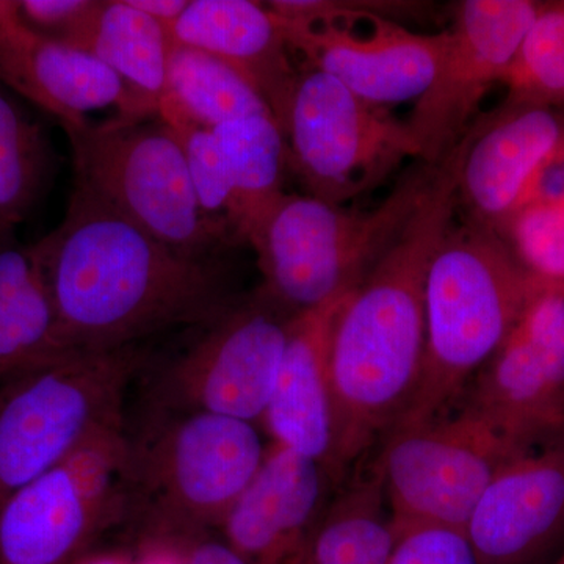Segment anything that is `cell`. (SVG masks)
<instances>
[{
  "label": "cell",
  "instance_id": "obj_1",
  "mask_svg": "<svg viewBox=\"0 0 564 564\" xmlns=\"http://www.w3.org/2000/svg\"><path fill=\"white\" fill-rule=\"evenodd\" d=\"M63 350H118L177 326H204L236 303L215 259L165 247L84 188L32 245Z\"/></svg>",
  "mask_w": 564,
  "mask_h": 564
},
{
  "label": "cell",
  "instance_id": "obj_2",
  "mask_svg": "<svg viewBox=\"0 0 564 564\" xmlns=\"http://www.w3.org/2000/svg\"><path fill=\"white\" fill-rule=\"evenodd\" d=\"M459 147L334 323L329 348L333 481L391 432L413 399L425 351V282L458 212Z\"/></svg>",
  "mask_w": 564,
  "mask_h": 564
},
{
  "label": "cell",
  "instance_id": "obj_3",
  "mask_svg": "<svg viewBox=\"0 0 564 564\" xmlns=\"http://www.w3.org/2000/svg\"><path fill=\"white\" fill-rule=\"evenodd\" d=\"M541 281L502 236L454 221L426 274L421 380L389 433L440 419L499 350Z\"/></svg>",
  "mask_w": 564,
  "mask_h": 564
},
{
  "label": "cell",
  "instance_id": "obj_4",
  "mask_svg": "<svg viewBox=\"0 0 564 564\" xmlns=\"http://www.w3.org/2000/svg\"><path fill=\"white\" fill-rule=\"evenodd\" d=\"M267 447L254 423L210 413L155 414L129 436L124 522L137 541L181 544L220 529Z\"/></svg>",
  "mask_w": 564,
  "mask_h": 564
},
{
  "label": "cell",
  "instance_id": "obj_5",
  "mask_svg": "<svg viewBox=\"0 0 564 564\" xmlns=\"http://www.w3.org/2000/svg\"><path fill=\"white\" fill-rule=\"evenodd\" d=\"M434 166L404 174L372 210L348 209L310 195H284L251 232L261 291L291 314L351 291L413 214Z\"/></svg>",
  "mask_w": 564,
  "mask_h": 564
},
{
  "label": "cell",
  "instance_id": "obj_6",
  "mask_svg": "<svg viewBox=\"0 0 564 564\" xmlns=\"http://www.w3.org/2000/svg\"><path fill=\"white\" fill-rule=\"evenodd\" d=\"M140 345L69 350L0 378V508L99 429L124 423Z\"/></svg>",
  "mask_w": 564,
  "mask_h": 564
},
{
  "label": "cell",
  "instance_id": "obj_7",
  "mask_svg": "<svg viewBox=\"0 0 564 564\" xmlns=\"http://www.w3.org/2000/svg\"><path fill=\"white\" fill-rule=\"evenodd\" d=\"M66 135L76 187L165 247L206 261L231 245L199 206L180 139L162 120L113 118Z\"/></svg>",
  "mask_w": 564,
  "mask_h": 564
},
{
  "label": "cell",
  "instance_id": "obj_8",
  "mask_svg": "<svg viewBox=\"0 0 564 564\" xmlns=\"http://www.w3.org/2000/svg\"><path fill=\"white\" fill-rule=\"evenodd\" d=\"M278 126L288 170L307 195L334 206L373 191L406 159L421 161L408 121L304 66Z\"/></svg>",
  "mask_w": 564,
  "mask_h": 564
},
{
  "label": "cell",
  "instance_id": "obj_9",
  "mask_svg": "<svg viewBox=\"0 0 564 564\" xmlns=\"http://www.w3.org/2000/svg\"><path fill=\"white\" fill-rule=\"evenodd\" d=\"M533 447L466 406L455 417L389 433L375 474L393 540L417 527L464 532L494 477Z\"/></svg>",
  "mask_w": 564,
  "mask_h": 564
},
{
  "label": "cell",
  "instance_id": "obj_10",
  "mask_svg": "<svg viewBox=\"0 0 564 564\" xmlns=\"http://www.w3.org/2000/svg\"><path fill=\"white\" fill-rule=\"evenodd\" d=\"M292 55L378 106L411 101L432 84L447 31L425 35L404 28L381 3L336 0L265 2Z\"/></svg>",
  "mask_w": 564,
  "mask_h": 564
},
{
  "label": "cell",
  "instance_id": "obj_11",
  "mask_svg": "<svg viewBox=\"0 0 564 564\" xmlns=\"http://www.w3.org/2000/svg\"><path fill=\"white\" fill-rule=\"evenodd\" d=\"M293 315L261 289L237 299L155 370V414L210 413L262 423Z\"/></svg>",
  "mask_w": 564,
  "mask_h": 564
},
{
  "label": "cell",
  "instance_id": "obj_12",
  "mask_svg": "<svg viewBox=\"0 0 564 564\" xmlns=\"http://www.w3.org/2000/svg\"><path fill=\"white\" fill-rule=\"evenodd\" d=\"M543 9L544 2L533 0L458 3L436 74L406 120L425 165L440 166L462 143L486 93L502 82Z\"/></svg>",
  "mask_w": 564,
  "mask_h": 564
},
{
  "label": "cell",
  "instance_id": "obj_13",
  "mask_svg": "<svg viewBox=\"0 0 564 564\" xmlns=\"http://www.w3.org/2000/svg\"><path fill=\"white\" fill-rule=\"evenodd\" d=\"M466 408L536 445L564 432V282L541 281Z\"/></svg>",
  "mask_w": 564,
  "mask_h": 564
},
{
  "label": "cell",
  "instance_id": "obj_14",
  "mask_svg": "<svg viewBox=\"0 0 564 564\" xmlns=\"http://www.w3.org/2000/svg\"><path fill=\"white\" fill-rule=\"evenodd\" d=\"M564 161V121L552 107L503 104L459 143L458 209L502 236L511 217L541 193L545 172Z\"/></svg>",
  "mask_w": 564,
  "mask_h": 564
},
{
  "label": "cell",
  "instance_id": "obj_15",
  "mask_svg": "<svg viewBox=\"0 0 564 564\" xmlns=\"http://www.w3.org/2000/svg\"><path fill=\"white\" fill-rule=\"evenodd\" d=\"M332 481L321 464L272 443L218 532L248 564H311Z\"/></svg>",
  "mask_w": 564,
  "mask_h": 564
},
{
  "label": "cell",
  "instance_id": "obj_16",
  "mask_svg": "<svg viewBox=\"0 0 564 564\" xmlns=\"http://www.w3.org/2000/svg\"><path fill=\"white\" fill-rule=\"evenodd\" d=\"M563 532L564 432L508 463L464 530L478 564H533Z\"/></svg>",
  "mask_w": 564,
  "mask_h": 564
},
{
  "label": "cell",
  "instance_id": "obj_17",
  "mask_svg": "<svg viewBox=\"0 0 564 564\" xmlns=\"http://www.w3.org/2000/svg\"><path fill=\"white\" fill-rule=\"evenodd\" d=\"M0 82L52 115L65 132L90 124L91 111L113 106L117 118L143 121L131 91L113 70L18 17L0 28Z\"/></svg>",
  "mask_w": 564,
  "mask_h": 564
},
{
  "label": "cell",
  "instance_id": "obj_18",
  "mask_svg": "<svg viewBox=\"0 0 564 564\" xmlns=\"http://www.w3.org/2000/svg\"><path fill=\"white\" fill-rule=\"evenodd\" d=\"M352 291L293 315L262 421L274 444L321 464L329 478L333 462L329 348L334 323Z\"/></svg>",
  "mask_w": 564,
  "mask_h": 564
},
{
  "label": "cell",
  "instance_id": "obj_19",
  "mask_svg": "<svg viewBox=\"0 0 564 564\" xmlns=\"http://www.w3.org/2000/svg\"><path fill=\"white\" fill-rule=\"evenodd\" d=\"M121 516L91 500L65 463L0 508V564H74Z\"/></svg>",
  "mask_w": 564,
  "mask_h": 564
},
{
  "label": "cell",
  "instance_id": "obj_20",
  "mask_svg": "<svg viewBox=\"0 0 564 564\" xmlns=\"http://www.w3.org/2000/svg\"><path fill=\"white\" fill-rule=\"evenodd\" d=\"M172 43L195 47L228 63L263 96L280 122L300 69L265 3L252 0H191L166 28Z\"/></svg>",
  "mask_w": 564,
  "mask_h": 564
},
{
  "label": "cell",
  "instance_id": "obj_21",
  "mask_svg": "<svg viewBox=\"0 0 564 564\" xmlns=\"http://www.w3.org/2000/svg\"><path fill=\"white\" fill-rule=\"evenodd\" d=\"M58 40L113 70L131 91L143 120L159 115L172 40L158 21L128 0H93L90 10Z\"/></svg>",
  "mask_w": 564,
  "mask_h": 564
},
{
  "label": "cell",
  "instance_id": "obj_22",
  "mask_svg": "<svg viewBox=\"0 0 564 564\" xmlns=\"http://www.w3.org/2000/svg\"><path fill=\"white\" fill-rule=\"evenodd\" d=\"M63 352L54 303L32 248L0 240V378Z\"/></svg>",
  "mask_w": 564,
  "mask_h": 564
},
{
  "label": "cell",
  "instance_id": "obj_23",
  "mask_svg": "<svg viewBox=\"0 0 564 564\" xmlns=\"http://www.w3.org/2000/svg\"><path fill=\"white\" fill-rule=\"evenodd\" d=\"M158 117L215 129L242 118L273 117V111L258 88L228 63L172 43Z\"/></svg>",
  "mask_w": 564,
  "mask_h": 564
},
{
  "label": "cell",
  "instance_id": "obj_24",
  "mask_svg": "<svg viewBox=\"0 0 564 564\" xmlns=\"http://www.w3.org/2000/svg\"><path fill=\"white\" fill-rule=\"evenodd\" d=\"M225 158L234 198V245L248 243L284 195V137L273 117H250L212 129Z\"/></svg>",
  "mask_w": 564,
  "mask_h": 564
},
{
  "label": "cell",
  "instance_id": "obj_25",
  "mask_svg": "<svg viewBox=\"0 0 564 564\" xmlns=\"http://www.w3.org/2000/svg\"><path fill=\"white\" fill-rule=\"evenodd\" d=\"M380 477L356 478L326 505L311 564H391L393 534Z\"/></svg>",
  "mask_w": 564,
  "mask_h": 564
},
{
  "label": "cell",
  "instance_id": "obj_26",
  "mask_svg": "<svg viewBox=\"0 0 564 564\" xmlns=\"http://www.w3.org/2000/svg\"><path fill=\"white\" fill-rule=\"evenodd\" d=\"M47 144L36 122L0 91V240L24 221L43 187Z\"/></svg>",
  "mask_w": 564,
  "mask_h": 564
},
{
  "label": "cell",
  "instance_id": "obj_27",
  "mask_svg": "<svg viewBox=\"0 0 564 564\" xmlns=\"http://www.w3.org/2000/svg\"><path fill=\"white\" fill-rule=\"evenodd\" d=\"M500 84L505 104L564 102V2L544 3Z\"/></svg>",
  "mask_w": 564,
  "mask_h": 564
},
{
  "label": "cell",
  "instance_id": "obj_28",
  "mask_svg": "<svg viewBox=\"0 0 564 564\" xmlns=\"http://www.w3.org/2000/svg\"><path fill=\"white\" fill-rule=\"evenodd\" d=\"M502 237L534 276L564 282V188L534 196L511 217Z\"/></svg>",
  "mask_w": 564,
  "mask_h": 564
},
{
  "label": "cell",
  "instance_id": "obj_29",
  "mask_svg": "<svg viewBox=\"0 0 564 564\" xmlns=\"http://www.w3.org/2000/svg\"><path fill=\"white\" fill-rule=\"evenodd\" d=\"M165 124L180 139L199 206L234 245L232 187L217 137L212 129L192 122L173 121Z\"/></svg>",
  "mask_w": 564,
  "mask_h": 564
},
{
  "label": "cell",
  "instance_id": "obj_30",
  "mask_svg": "<svg viewBox=\"0 0 564 564\" xmlns=\"http://www.w3.org/2000/svg\"><path fill=\"white\" fill-rule=\"evenodd\" d=\"M391 564H478L466 533L417 527L395 536Z\"/></svg>",
  "mask_w": 564,
  "mask_h": 564
},
{
  "label": "cell",
  "instance_id": "obj_31",
  "mask_svg": "<svg viewBox=\"0 0 564 564\" xmlns=\"http://www.w3.org/2000/svg\"><path fill=\"white\" fill-rule=\"evenodd\" d=\"M91 6L93 0H18V18L35 31L61 39Z\"/></svg>",
  "mask_w": 564,
  "mask_h": 564
},
{
  "label": "cell",
  "instance_id": "obj_32",
  "mask_svg": "<svg viewBox=\"0 0 564 564\" xmlns=\"http://www.w3.org/2000/svg\"><path fill=\"white\" fill-rule=\"evenodd\" d=\"M176 545L184 564H248L221 536L212 533Z\"/></svg>",
  "mask_w": 564,
  "mask_h": 564
},
{
  "label": "cell",
  "instance_id": "obj_33",
  "mask_svg": "<svg viewBox=\"0 0 564 564\" xmlns=\"http://www.w3.org/2000/svg\"><path fill=\"white\" fill-rule=\"evenodd\" d=\"M133 564H184L176 544L163 541H137Z\"/></svg>",
  "mask_w": 564,
  "mask_h": 564
},
{
  "label": "cell",
  "instance_id": "obj_34",
  "mask_svg": "<svg viewBox=\"0 0 564 564\" xmlns=\"http://www.w3.org/2000/svg\"><path fill=\"white\" fill-rule=\"evenodd\" d=\"M128 2L133 9L141 11L166 29L180 20L191 0H128Z\"/></svg>",
  "mask_w": 564,
  "mask_h": 564
},
{
  "label": "cell",
  "instance_id": "obj_35",
  "mask_svg": "<svg viewBox=\"0 0 564 564\" xmlns=\"http://www.w3.org/2000/svg\"><path fill=\"white\" fill-rule=\"evenodd\" d=\"M74 564H133V551H128V549H91Z\"/></svg>",
  "mask_w": 564,
  "mask_h": 564
},
{
  "label": "cell",
  "instance_id": "obj_36",
  "mask_svg": "<svg viewBox=\"0 0 564 564\" xmlns=\"http://www.w3.org/2000/svg\"><path fill=\"white\" fill-rule=\"evenodd\" d=\"M18 17V0H0V28Z\"/></svg>",
  "mask_w": 564,
  "mask_h": 564
},
{
  "label": "cell",
  "instance_id": "obj_37",
  "mask_svg": "<svg viewBox=\"0 0 564 564\" xmlns=\"http://www.w3.org/2000/svg\"><path fill=\"white\" fill-rule=\"evenodd\" d=\"M556 564H564V560H560V562Z\"/></svg>",
  "mask_w": 564,
  "mask_h": 564
},
{
  "label": "cell",
  "instance_id": "obj_38",
  "mask_svg": "<svg viewBox=\"0 0 564 564\" xmlns=\"http://www.w3.org/2000/svg\"><path fill=\"white\" fill-rule=\"evenodd\" d=\"M560 560H564V554L562 555V558H560Z\"/></svg>",
  "mask_w": 564,
  "mask_h": 564
}]
</instances>
